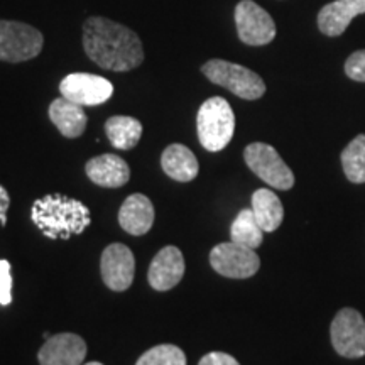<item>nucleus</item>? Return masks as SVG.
I'll list each match as a JSON object with an SVG mask.
<instances>
[{
	"label": "nucleus",
	"instance_id": "nucleus-6",
	"mask_svg": "<svg viewBox=\"0 0 365 365\" xmlns=\"http://www.w3.org/2000/svg\"><path fill=\"white\" fill-rule=\"evenodd\" d=\"M244 159L262 181L276 190H291L294 186V175L289 166L282 161L272 145L264 143L249 144L244 150Z\"/></svg>",
	"mask_w": 365,
	"mask_h": 365
},
{
	"label": "nucleus",
	"instance_id": "nucleus-5",
	"mask_svg": "<svg viewBox=\"0 0 365 365\" xmlns=\"http://www.w3.org/2000/svg\"><path fill=\"white\" fill-rule=\"evenodd\" d=\"M44 38L36 27L16 21H0V61L22 63L38 56Z\"/></svg>",
	"mask_w": 365,
	"mask_h": 365
},
{
	"label": "nucleus",
	"instance_id": "nucleus-1",
	"mask_svg": "<svg viewBox=\"0 0 365 365\" xmlns=\"http://www.w3.org/2000/svg\"><path fill=\"white\" fill-rule=\"evenodd\" d=\"M83 48L95 65L108 71H130L144 61L139 36L105 17H90L85 22Z\"/></svg>",
	"mask_w": 365,
	"mask_h": 365
},
{
	"label": "nucleus",
	"instance_id": "nucleus-21",
	"mask_svg": "<svg viewBox=\"0 0 365 365\" xmlns=\"http://www.w3.org/2000/svg\"><path fill=\"white\" fill-rule=\"evenodd\" d=\"M264 230L255 220L252 208H245L237 215L230 228V240L249 249H257L262 244Z\"/></svg>",
	"mask_w": 365,
	"mask_h": 365
},
{
	"label": "nucleus",
	"instance_id": "nucleus-10",
	"mask_svg": "<svg viewBox=\"0 0 365 365\" xmlns=\"http://www.w3.org/2000/svg\"><path fill=\"white\" fill-rule=\"evenodd\" d=\"M61 95L81 107L102 105L112 97L113 85L107 78L90 73H71L59 83Z\"/></svg>",
	"mask_w": 365,
	"mask_h": 365
},
{
	"label": "nucleus",
	"instance_id": "nucleus-11",
	"mask_svg": "<svg viewBox=\"0 0 365 365\" xmlns=\"http://www.w3.org/2000/svg\"><path fill=\"white\" fill-rule=\"evenodd\" d=\"M100 269L107 287H110L112 291H125L134 281V254L124 244H110L103 250Z\"/></svg>",
	"mask_w": 365,
	"mask_h": 365
},
{
	"label": "nucleus",
	"instance_id": "nucleus-19",
	"mask_svg": "<svg viewBox=\"0 0 365 365\" xmlns=\"http://www.w3.org/2000/svg\"><path fill=\"white\" fill-rule=\"evenodd\" d=\"M252 212L264 232L277 230L284 218V208H282L281 200L267 188L257 190L252 195Z\"/></svg>",
	"mask_w": 365,
	"mask_h": 365
},
{
	"label": "nucleus",
	"instance_id": "nucleus-18",
	"mask_svg": "<svg viewBox=\"0 0 365 365\" xmlns=\"http://www.w3.org/2000/svg\"><path fill=\"white\" fill-rule=\"evenodd\" d=\"M161 166L171 180L181 182L193 181L200 171L195 154L182 144H171L164 149Z\"/></svg>",
	"mask_w": 365,
	"mask_h": 365
},
{
	"label": "nucleus",
	"instance_id": "nucleus-7",
	"mask_svg": "<svg viewBox=\"0 0 365 365\" xmlns=\"http://www.w3.org/2000/svg\"><path fill=\"white\" fill-rule=\"evenodd\" d=\"M331 345L345 359L365 355V319L357 309L344 308L333 318L330 327Z\"/></svg>",
	"mask_w": 365,
	"mask_h": 365
},
{
	"label": "nucleus",
	"instance_id": "nucleus-23",
	"mask_svg": "<svg viewBox=\"0 0 365 365\" xmlns=\"http://www.w3.org/2000/svg\"><path fill=\"white\" fill-rule=\"evenodd\" d=\"M135 365H186L185 352L176 345H158L148 350Z\"/></svg>",
	"mask_w": 365,
	"mask_h": 365
},
{
	"label": "nucleus",
	"instance_id": "nucleus-20",
	"mask_svg": "<svg viewBox=\"0 0 365 365\" xmlns=\"http://www.w3.org/2000/svg\"><path fill=\"white\" fill-rule=\"evenodd\" d=\"M105 132L115 149L129 150L135 148L143 135V124L134 117L115 115L105 122Z\"/></svg>",
	"mask_w": 365,
	"mask_h": 365
},
{
	"label": "nucleus",
	"instance_id": "nucleus-24",
	"mask_svg": "<svg viewBox=\"0 0 365 365\" xmlns=\"http://www.w3.org/2000/svg\"><path fill=\"white\" fill-rule=\"evenodd\" d=\"M345 75L350 80L365 83V49L350 54L345 61Z\"/></svg>",
	"mask_w": 365,
	"mask_h": 365
},
{
	"label": "nucleus",
	"instance_id": "nucleus-12",
	"mask_svg": "<svg viewBox=\"0 0 365 365\" xmlns=\"http://www.w3.org/2000/svg\"><path fill=\"white\" fill-rule=\"evenodd\" d=\"M85 357V340L75 333L49 336L38 354L41 365H81Z\"/></svg>",
	"mask_w": 365,
	"mask_h": 365
},
{
	"label": "nucleus",
	"instance_id": "nucleus-2",
	"mask_svg": "<svg viewBox=\"0 0 365 365\" xmlns=\"http://www.w3.org/2000/svg\"><path fill=\"white\" fill-rule=\"evenodd\" d=\"M31 218L46 237L54 240L80 235L91 223L90 210L78 200L68 198L61 193H51L36 200L31 208Z\"/></svg>",
	"mask_w": 365,
	"mask_h": 365
},
{
	"label": "nucleus",
	"instance_id": "nucleus-9",
	"mask_svg": "<svg viewBox=\"0 0 365 365\" xmlns=\"http://www.w3.org/2000/svg\"><path fill=\"white\" fill-rule=\"evenodd\" d=\"M239 39L247 46H266L276 38V24L267 11L254 0H240L235 7Z\"/></svg>",
	"mask_w": 365,
	"mask_h": 365
},
{
	"label": "nucleus",
	"instance_id": "nucleus-3",
	"mask_svg": "<svg viewBox=\"0 0 365 365\" xmlns=\"http://www.w3.org/2000/svg\"><path fill=\"white\" fill-rule=\"evenodd\" d=\"M196 129L200 143L210 153L225 149L235 130V115L230 103L222 97L208 98L196 115Z\"/></svg>",
	"mask_w": 365,
	"mask_h": 365
},
{
	"label": "nucleus",
	"instance_id": "nucleus-14",
	"mask_svg": "<svg viewBox=\"0 0 365 365\" xmlns=\"http://www.w3.org/2000/svg\"><path fill=\"white\" fill-rule=\"evenodd\" d=\"M360 14H365V0H335L319 11L318 27L325 36L336 38Z\"/></svg>",
	"mask_w": 365,
	"mask_h": 365
},
{
	"label": "nucleus",
	"instance_id": "nucleus-17",
	"mask_svg": "<svg viewBox=\"0 0 365 365\" xmlns=\"http://www.w3.org/2000/svg\"><path fill=\"white\" fill-rule=\"evenodd\" d=\"M49 118L58 127V130L68 139H75V137L83 134L86 122H88L81 105L71 102L65 97L56 98L49 105Z\"/></svg>",
	"mask_w": 365,
	"mask_h": 365
},
{
	"label": "nucleus",
	"instance_id": "nucleus-13",
	"mask_svg": "<svg viewBox=\"0 0 365 365\" xmlns=\"http://www.w3.org/2000/svg\"><path fill=\"white\" fill-rule=\"evenodd\" d=\"M185 276V259L181 250L175 245L161 249L150 262L148 281L156 291H170Z\"/></svg>",
	"mask_w": 365,
	"mask_h": 365
},
{
	"label": "nucleus",
	"instance_id": "nucleus-27",
	"mask_svg": "<svg viewBox=\"0 0 365 365\" xmlns=\"http://www.w3.org/2000/svg\"><path fill=\"white\" fill-rule=\"evenodd\" d=\"M11 207V196H9L7 190L0 186V223L6 225L7 223V210Z\"/></svg>",
	"mask_w": 365,
	"mask_h": 365
},
{
	"label": "nucleus",
	"instance_id": "nucleus-16",
	"mask_svg": "<svg viewBox=\"0 0 365 365\" xmlns=\"http://www.w3.org/2000/svg\"><path fill=\"white\" fill-rule=\"evenodd\" d=\"M118 223L130 235L148 234L154 223V207L148 196L130 195L118 212Z\"/></svg>",
	"mask_w": 365,
	"mask_h": 365
},
{
	"label": "nucleus",
	"instance_id": "nucleus-26",
	"mask_svg": "<svg viewBox=\"0 0 365 365\" xmlns=\"http://www.w3.org/2000/svg\"><path fill=\"white\" fill-rule=\"evenodd\" d=\"M198 365H240L232 355L223 352H212L207 354L200 360Z\"/></svg>",
	"mask_w": 365,
	"mask_h": 365
},
{
	"label": "nucleus",
	"instance_id": "nucleus-22",
	"mask_svg": "<svg viewBox=\"0 0 365 365\" xmlns=\"http://www.w3.org/2000/svg\"><path fill=\"white\" fill-rule=\"evenodd\" d=\"M341 168L346 180L355 185L365 182V134H360L341 150Z\"/></svg>",
	"mask_w": 365,
	"mask_h": 365
},
{
	"label": "nucleus",
	"instance_id": "nucleus-8",
	"mask_svg": "<svg viewBox=\"0 0 365 365\" xmlns=\"http://www.w3.org/2000/svg\"><path fill=\"white\" fill-rule=\"evenodd\" d=\"M210 264L218 274L230 279H247L259 271L261 259L254 249L244 247L230 240L212 249Z\"/></svg>",
	"mask_w": 365,
	"mask_h": 365
},
{
	"label": "nucleus",
	"instance_id": "nucleus-28",
	"mask_svg": "<svg viewBox=\"0 0 365 365\" xmlns=\"http://www.w3.org/2000/svg\"><path fill=\"white\" fill-rule=\"evenodd\" d=\"M85 365H103V364H100V362H90V364H85Z\"/></svg>",
	"mask_w": 365,
	"mask_h": 365
},
{
	"label": "nucleus",
	"instance_id": "nucleus-15",
	"mask_svg": "<svg viewBox=\"0 0 365 365\" xmlns=\"http://www.w3.org/2000/svg\"><path fill=\"white\" fill-rule=\"evenodd\" d=\"M86 176L103 188H120L130 180V168L117 154H102L90 159L85 166Z\"/></svg>",
	"mask_w": 365,
	"mask_h": 365
},
{
	"label": "nucleus",
	"instance_id": "nucleus-4",
	"mask_svg": "<svg viewBox=\"0 0 365 365\" xmlns=\"http://www.w3.org/2000/svg\"><path fill=\"white\" fill-rule=\"evenodd\" d=\"M202 71L212 83L223 86L239 98L257 100L266 93V83L257 73L225 59H210Z\"/></svg>",
	"mask_w": 365,
	"mask_h": 365
},
{
	"label": "nucleus",
	"instance_id": "nucleus-25",
	"mask_svg": "<svg viewBox=\"0 0 365 365\" xmlns=\"http://www.w3.org/2000/svg\"><path fill=\"white\" fill-rule=\"evenodd\" d=\"M12 303V274L11 262L0 259V304L9 307Z\"/></svg>",
	"mask_w": 365,
	"mask_h": 365
}]
</instances>
